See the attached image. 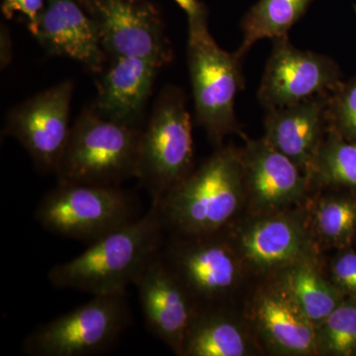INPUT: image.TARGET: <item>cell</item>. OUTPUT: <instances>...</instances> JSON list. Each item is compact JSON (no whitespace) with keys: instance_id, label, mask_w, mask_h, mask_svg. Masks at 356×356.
<instances>
[{"instance_id":"obj_1","label":"cell","mask_w":356,"mask_h":356,"mask_svg":"<svg viewBox=\"0 0 356 356\" xmlns=\"http://www.w3.org/2000/svg\"><path fill=\"white\" fill-rule=\"evenodd\" d=\"M166 229L159 206L144 216L89 243L74 259L51 267L48 280L58 289L91 296L126 292L163 250Z\"/></svg>"},{"instance_id":"obj_2","label":"cell","mask_w":356,"mask_h":356,"mask_svg":"<svg viewBox=\"0 0 356 356\" xmlns=\"http://www.w3.org/2000/svg\"><path fill=\"white\" fill-rule=\"evenodd\" d=\"M166 229L203 236L226 231L245 209L241 149L220 146L159 204Z\"/></svg>"},{"instance_id":"obj_3","label":"cell","mask_w":356,"mask_h":356,"mask_svg":"<svg viewBox=\"0 0 356 356\" xmlns=\"http://www.w3.org/2000/svg\"><path fill=\"white\" fill-rule=\"evenodd\" d=\"M142 129L123 125L86 107L72 125L58 163V184L119 186L136 178Z\"/></svg>"},{"instance_id":"obj_4","label":"cell","mask_w":356,"mask_h":356,"mask_svg":"<svg viewBox=\"0 0 356 356\" xmlns=\"http://www.w3.org/2000/svg\"><path fill=\"white\" fill-rule=\"evenodd\" d=\"M243 58L220 48L208 21L188 22L187 65L196 122L217 147L231 134L245 138L236 116V97L243 88Z\"/></svg>"},{"instance_id":"obj_5","label":"cell","mask_w":356,"mask_h":356,"mask_svg":"<svg viewBox=\"0 0 356 356\" xmlns=\"http://www.w3.org/2000/svg\"><path fill=\"white\" fill-rule=\"evenodd\" d=\"M193 137L187 98L163 88L140 135L136 178L159 204L193 170Z\"/></svg>"},{"instance_id":"obj_6","label":"cell","mask_w":356,"mask_h":356,"mask_svg":"<svg viewBox=\"0 0 356 356\" xmlns=\"http://www.w3.org/2000/svg\"><path fill=\"white\" fill-rule=\"evenodd\" d=\"M131 194L119 186L58 184L40 201L35 218L47 231L92 243L137 219Z\"/></svg>"},{"instance_id":"obj_7","label":"cell","mask_w":356,"mask_h":356,"mask_svg":"<svg viewBox=\"0 0 356 356\" xmlns=\"http://www.w3.org/2000/svg\"><path fill=\"white\" fill-rule=\"evenodd\" d=\"M130 321L126 292L92 296L83 305L28 334L22 351L29 356H89L108 350Z\"/></svg>"},{"instance_id":"obj_8","label":"cell","mask_w":356,"mask_h":356,"mask_svg":"<svg viewBox=\"0 0 356 356\" xmlns=\"http://www.w3.org/2000/svg\"><path fill=\"white\" fill-rule=\"evenodd\" d=\"M243 218L225 232L248 273L268 277L297 262L321 255L309 228L306 204Z\"/></svg>"},{"instance_id":"obj_9","label":"cell","mask_w":356,"mask_h":356,"mask_svg":"<svg viewBox=\"0 0 356 356\" xmlns=\"http://www.w3.org/2000/svg\"><path fill=\"white\" fill-rule=\"evenodd\" d=\"M163 254L198 308L228 304L248 273L225 231L203 236L172 234Z\"/></svg>"},{"instance_id":"obj_10","label":"cell","mask_w":356,"mask_h":356,"mask_svg":"<svg viewBox=\"0 0 356 356\" xmlns=\"http://www.w3.org/2000/svg\"><path fill=\"white\" fill-rule=\"evenodd\" d=\"M92 20L107 57L140 58L165 67L172 44L163 17L149 0H79Z\"/></svg>"},{"instance_id":"obj_11","label":"cell","mask_w":356,"mask_h":356,"mask_svg":"<svg viewBox=\"0 0 356 356\" xmlns=\"http://www.w3.org/2000/svg\"><path fill=\"white\" fill-rule=\"evenodd\" d=\"M243 320L259 350L271 355H318L317 327L276 275L248 297Z\"/></svg>"},{"instance_id":"obj_12","label":"cell","mask_w":356,"mask_h":356,"mask_svg":"<svg viewBox=\"0 0 356 356\" xmlns=\"http://www.w3.org/2000/svg\"><path fill=\"white\" fill-rule=\"evenodd\" d=\"M339 65L327 56L302 51L289 37L273 40L257 98L267 110L331 95L341 84Z\"/></svg>"},{"instance_id":"obj_13","label":"cell","mask_w":356,"mask_h":356,"mask_svg":"<svg viewBox=\"0 0 356 356\" xmlns=\"http://www.w3.org/2000/svg\"><path fill=\"white\" fill-rule=\"evenodd\" d=\"M74 83L65 81L14 107L6 117L4 135L20 143L43 172H57L69 140Z\"/></svg>"},{"instance_id":"obj_14","label":"cell","mask_w":356,"mask_h":356,"mask_svg":"<svg viewBox=\"0 0 356 356\" xmlns=\"http://www.w3.org/2000/svg\"><path fill=\"white\" fill-rule=\"evenodd\" d=\"M241 149L245 215H261L300 207L313 193L305 173L264 138H245Z\"/></svg>"},{"instance_id":"obj_15","label":"cell","mask_w":356,"mask_h":356,"mask_svg":"<svg viewBox=\"0 0 356 356\" xmlns=\"http://www.w3.org/2000/svg\"><path fill=\"white\" fill-rule=\"evenodd\" d=\"M163 252L147 264L134 285L149 331L175 355L181 356L185 337L198 307L166 264Z\"/></svg>"},{"instance_id":"obj_16","label":"cell","mask_w":356,"mask_h":356,"mask_svg":"<svg viewBox=\"0 0 356 356\" xmlns=\"http://www.w3.org/2000/svg\"><path fill=\"white\" fill-rule=\"evenodd\" d=\"M32 36L50 55L72 58L95 74L104 70L106 54L79 0H46Z\"/></svg>"},{"instance_id":"obj_17","label":"cell","mask_w":356,"mask_h":356,"mask_svg":"<svg viewBox=\"0 0 356 356\" xmlns=\"http://www.w3.org/2000/svg\"><path fill=\"white\" fill-rule=\"evenodd\" d=\"M329 96H318L290 106L268 109L264 119L262 138L291 159L308 179L329 128Z\"/></svg>"},{"instance_id":"obj_18","label":"cell","mask_w":356,"mask_h":356,"mask_svg":"<svg viewBox=\"0 0 356 356\" xmlns=\"http://www.w3.org/2000/svg\"><path fill=\"white\" fill-rule=\"evenodd\" d=\"M161 69L144 58H114L100 74L97 96L91 106L105 118L140 128Z\"/></svg>"},{"instance_id":"obj_19","label":"cell","mask_w":356,"mask_h":356,"mask_svg":"<svg viewBox=\"0 0 356 356\" xmlns=\"http://www.w3.org/2000/svg\"><path fill=\"white\" fill-rule=\"evenodd\" d=\"M227 305L198 308L181 356H250L261 350L245 320Z\"/></svg>"},{"instance_id":"obj_20","label":"cell","mask_w":356,"mask_h":356,"mask_svg":"<svg viewBox=\"0 0 356 356\" xmlns=\"http://www.w3.org/2000/svg\"><path fill=\"white\" fill-rule=\"evenodd\" d=\"M306 203L307 218L318 250H341L356 243V194L339 189L316 191Z\"/></svg>"},{"instance_id":"obj_21","label":"cell","mask_w":356,"mask_h":356,"mask_svg":"<svg viewBox=\"0 0 356 356\" xmlns=\"http://www.w3.org/2000/svg\"><path fill=\"white\" fill-rule=\"evenodd\" d=\"M322 266L321 255H316L275 274L316 327L344 300Z\"/></svg>"},{"instance_id":"obj_22","label":"cell","mask_w":356,"mask_h":356,"mask_svg":"<svg viewBox=\"0 0 356 356\" xmlns=\"http://www.w3.org/2000/svg\"><path fill=\"white\" fill-rule=\"evenodd\" d=\"M314 0H259L242 20L243 40L236 53L245 58L262 39L287 37L290 29L304 15Z\"/></svg>"},{"instance_id":"obj_23","label":"cell","mask_w":356,"mask_h":356,"mask_svg":"<svg viewBox=\"0 0 356 356\" xmlns=\"http://www.w3.org/2000/svg\"><path fill=\"white\" fill-rule=\"evenodd\" d=\"M309 180L313 192L339 189L356 194V143L327 129Z\"/></svg>"},{"instance_id":"obj_24","label":"cell","mask_w":356,"mask_h":356,"mask_svg":"<svg viewBox=\"0 0 356 356\" xmlns=\"http://www.w3.org/2000/svg\"><path fill=\"white\" fill-rule=\"evenodd\" d=\"M318 355L356 356V300L344 298L317 325Z\"/></svg>"},{"instance_id":"obj_25","label":"cell","mask_w":356,"mask_h":356,"mask_svg":"<svg viewBox=\"0 0 356 356\" xmlns=\"http://www.w3.org/2000/svg\"><path fill=\"white\" fill-rule=\"evenodd\" d=\"M330 130L356 143V76L341 84L329 96L327 106Z\"/></svg>"},{"instance_id":"obj_26","label":"cell","mask_w":356,"mask_h":356,"mask_svg":"<svg viewBox=\"0 0 356 356\" xmlns=\"http://www.w3.org/2000/svg\"><path fill=\"white\" fill-rule=\"evenodd\" d=\"M344 298L356 300V248L337 250L325 271Z\"/></svg>"},{"instance_id":"obj_27","label":"cell","mask_w":356,"mask_h":356,"mask_svg":"<svg viewBox=\"0 0 356 356\" xmlns=\"http://www.w3.org/2000/svg\"><path fill=\"white\" fill-rule=\"evenodd\" d=\"M44 6L46 0H1V13L6 19H13L15 16L20 15L33 35Z\"/></svg>"},{"instance_id":"obj_28","label":"cell","mask_w":356,"mask_h":356,"mask_svg":"<svg viewBox=\"0 0 356 356\" xmlns=\"http://www.w3.org/2000/svg\"><path fill=\"white\" fill-rule=\"evenodd\" d=\"M175 1L186 13L188 22L207 21V7L200 0H175Z\"/></svg>"},{"instance_id":"obj_29","label":"cell","mask_w":356,"mask_h":356,"mask_svg":"<svg viewBox=\"0 0 356 356\" xmlns=\"http://www.w3.org/2000/svg\"><path fill=\"white\" fill-rule=\"evenodd\" d=\"M1 44H4V48L1 47V65L2 67H6L9 64V62H10L11 49H13V47L7 48V44H10V37H9L6 29H4V32L3 29H2Z\"/></svg>"}]
</instances>
